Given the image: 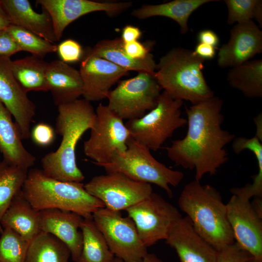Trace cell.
<instances>
[{
	"instance_id": "6da1fadb",
	"label": "cell",
	"mask_w": 262,
	"mask_h": 262,
	"mask_svg": "<svg viewBox=\"0 0 262 262\" xmlns=\"http://www.w3.org/2000/svg\"><path fill=\"white\" fill-rule=\"evenodd\" d=\"M223 104L221 98L214 96L185 107L187 132L165 147L167 156L176 165L195 169L197 181L206 174L214 175L229 159L225 147L235 135L222 128Z\"/></svg>"
},
{
	"instance_id": "7a4b0ae2",
	"label": "cell",
	"mask_w": 262,
	"mask_h": 262,
	"mask_svg": "<svg viewBox=\"0 0 262 262\" xmlns=\"http://www.w3.org/2000/svg\"><path fill=\"white\" fill-rule=\"evenodd\" d=\"M58 112L55 131L61 136V142L55 151L42 158V170L58 180L82 182L85 177L77 164L76 148L83 134L92 127L96 112L85 99L59 105Z\"/></svg>"
},
{
	"instance_id": "3957f363",
	"label": "cell",
	"mask_w": 262,
	"mask_h": 262,
	"mask_svg": "<svg viewBox=\"0 0 262 262\" xmlns=\"http://www.w3.org/2000/svg\"><path fill=\"white\" fill-rule=\"evenodd\" d=\"M196 231L217 251L235 242L226 204L213 186L196 180L183 187L178 198Z\"/></svg>"
},
{
	"instance_id": "277c9868",
	"label": "cell",
	"mask_w": 262,
	"mask_h": 262,
	"mask_svg": "<svg viewBox=\"0 0 262 262\" xmlns=\"http://www.w3.org/2000/svg\"><path fill=\"white\" fill-rule=\"evenodd\" d=\"M21 192L37 211L56 209L72 212L86 218L105 208L100 200L86 191L83 183L58 180L37 168L28 172Z\"/></svg>"
},
{
	"instance_id": "5b68a950",
	"label": "cell",
	"mask_w": 262,
	"mask_h": 262,
	"mask_svg": "<svg viewBox=\"0 0 262 262\" xmlns=\"http://www.w3.org/2000/svg\"><path fill=\"white\" fill-rule=\"evenodd\" d=\"M204 60L194 51L173 48L160 58L154 77L173 98L196 104L214 96L202 73Z\"/></svg>"
},
{
	"instance_id": "8992f818",
	"label": "cell",
	"mask_w": 262,
	"mask_h": 262,
	"mask_svg": "<svg viewBox=\"0 0 262 262\" xmlns=\"http://www.w3.org/2000/svg\"><path fill=\"white\" fill-rule=\"evenodd\" d=\"M127 145L125 151L116 153L110 162L99 166L107 173L119 172L136 181L154 184L172 198L170 186H178L183 179V173L157 161L147 147L131 137Z\"/></svg>"
},
{
	"instance_id": "52a82bcc",
	"label": "cell",
	"mask_w": 262,
	"mask_h": 262,
	"mask_svg": "<svg viewBox=\"0 0 262 262\" xmlns=\"http://www.w3.org/2000/svg\"><path fill=\"white\" fill-rule=\"evenodd\" d=\"M182 103L163 91L155 108L142 117L125 123L131 137L150 150L157 151L176 130L187 124V119L181 115Z\"/></svg>"
},
{
	"instance_id": "ba28073f",
	"label": "cell",
	"mask_w": 262,
	"mask_h": 262,
	"mask_svg": "<svg viewBox=\"0 0 262 262\" xmlns=\"http://www.w3.org/2000/svg\"><path fill=\"white\" fill-rule=\"evenodd\" d=\"M162 89L153 75L139 72L118 82L108 94L107 106L123 120L139 118L155 107Z\"/></svg>"
},
{
	"instance_id": "9c48e42d",
	"label": "cell",
	"mask_w": 262,
	"mask_h": 262,
	"mask_svg": "<svg viewBox=\"0 0 262 262\" xmlns=\"http://www.w3.org/2000/svg\"><path fill=\"white\" fill-rule=\"evenodd\" d=\"M95 112L90 137L83 144V152L99 166L110 162L116 153L126 150L131 134L123 120L107 106L99 103Z\"/></svg>"
},
{
	"instance_id": "30bf717a",
	"label": "cell",
	"mask_w": 262,
	"mask_h": 262,
	"mask_svg": "<svg viewBox=\"0 0 262 262\" xmlns=\"http://www.w3.org/2000/svg\"><path fill=\"white\" fill-rule=\"evenodd\" d=\"M92 218L115 257L124 262H142L147 247L131 218L105 207L94 213Z\"/></svg>"
},
{
	"instance_id": "8fae6325",
	"label": "cell",
	"mask_w": 262,
	"mask_h": 262,
	"mask_svg": "<svg viewBox=\"0 0 262 262\" xmlns=\"http://www.w3.org/2000/svg\"><path fill=\"white\" fill-rule=\"evenodd\" d=\"M125 211L147 248L161 240H165L174 224L182 217L176 207L153 192Z\"/></svg>"
},
{
	"instance_id": "7c38bea8",
	"label": "cell",
	"mask_w": 262,
	"mask_h": 262,
	"mask_svg": "<svg viewBox=\"0 0 262 262\" xmlns=\"http://www.w3.org/2000/svg\"><path fill=\"white\" fill-rule=\"evenodd\" d=\"M84 187L105 208L120 212L144 200L153 193L150 184L135 180L119 172L95 176L84 184Z\"/></svg>"
},
{
	"instance_id": "4fadbf2b",
	"label": "cell",
	"mask_w": 262,
	"mask_h": 262,
	"mask_svg": "<svg viewBox=\"0 0 262 262\" xmlns=\"http://www.w3.org/2000/svg\"><path fill=\"white\" fill-rule=\"evenodd\" d=\"M226 206L235 242L262 261V215L254 209L249 200L234 195Z\"/></svg>"
},
{
	"instance_id": "5bb4252c",
	"label": "cell",
	"mask_w": 262,
	"mask_h": 262,
	"mask_svg": "<svg viewBox=\"0 0 262 262\" xmlns=\"http://www.w3.org/2000/svg\"><path fill=\"white\" fill-rule=\"evenodd\" d=\"M36 3L49 14L58 41L61 39L66 27L82 16L103 11L109 16H113L132 6L131 2H99L89 0H37Z\"/></svg>"
},
{
	"instance_id": "9a60e30c",
	"label": "cell",
	"mask_w": 262,
	"mask_h": 262,
	"mask_svg": "<svg viewBox=\"0 0 262 262\" xmlns=\"http://www.w3.org/2000/svg\"><path fill=\"white\" fill-rule=\"evenodd\" d=\"M11 57L0 55V101L13 116L22 139L31 136L36 107L15 78Z\"/></svg>"
},
{
	"instance_id": "2e32d148",
	"label": "cell",
	"mask_w": 262,
	"mask_h": 262,
	"mask_svg": "<svg viewBox=\"0 0 262 262\" xmlns=\"http://www.w3.org/2000/svg\"><path fill=\"white\" fill-rule=\"evenodd\" d=\"M79 72L84 99L95 101L106 98L111 88L129 71L87 50L81 60Z\"/></svg>"
},
{
	"instance_id": "e0dca14e",
	"label": "cell",
	"mask_w": 262,
	"mask_h": 262,
	"mask_svg": "<svg viewBox=\"0 0 262 262\" xmlns=\"http://www.w3.org/2000/svg\"><path fill=\"white\" fill-rule=\"evenodd\" d=\"M262 52V32L250 20L233 27L228 42L219 49L217 64L221 68L235 67Z\"/></svg>"
},
{
	"instance_id": "ac0fdd59",
	"label": "cell",
	"mask_w": 262,
	"mask_h": 262,
	"mask_svg": "<svg viewBox=\"0 0 262 262\" xmlns=\"http://www.w3.org/2000/svg\"><path fill=\"white\" fill-rule=\"evenodd\" d=\"M165 243L175 250L180 262H216L217 251L195 230L187 216L174 224Z\"/></svg>"
},
{
	"instance_id": "d6986e66",
	"label": "cell",
	"mask_w": 262,
	"mask_h": 262,
	"mask_svg": "<svg viewBox=\"0 0 262 262\" xmlns=\"http://www.w3.org/2000/svg\"><path fill=\"white\" fill-rule=\"evenodd\" d=\"M41 231L50 233L64 243L70 251L72 261L79 258L82 246L80 230L83 219L78 214L56 209L39 211Z\"/></svg>"
},
{
	"instance_id": "ffe728a7",
	"label": "cell",
	"mask_w": 262,
	"mask_h": 262,
	"mask_svg": "<svg viewBox=\"0 0 262 262\" xmlns=\"http://www.w3.org/2000/svg\"><path fill=\"white\" fill-rule=\"evenodd\" d=\"M12 24L32 32L54 44L58 42L50 16L44 9L36 12L28 0H0Z\"/></svg>"
},
{
	"instance_id": "44dd1931",
	"label": "cell",
	"mask_w": 262,
	"mask_h": 262,
	"mask_svg": "<svg viewBox=\"0 0 262 262\" xmlns=\"http://www.w3.org/2000/svg\"><path fill=\"white\" fill-rule=\"evenodd\" d=\"M46 77L49 91L57 106L74 101L82 95L79 70L61 60L48 63Z\"/></svg>"
},
{
	"instance_id": "7402d4cb",
	"label": "cell",
	"mask_w": 262,
	"mask_h": 262,
	"mask_svg": "<svg viewBox=\"0 0 262 262\" xmlns=\"http://www.w3.org/2000/svg\"><path fill=\"white\" fill-rule=\"evenodd\" d=\"M12 116L0 101V152L6 162L28 170L34 165L36 157L23 144L20 131Z\"/></svg>"
},
{
	"instance_id": "603a6c76",
	"label": "cell",
	"mask_w": 262,
	"mask_h": 262,
	"mask_svg": "<svg viewBox=\"0 0 262 262\" xmlns=\"http://www.w3.org/2000/svg\"><path fill=\"white\" fill-rule=\"evenodd\" d=\"M0 226L11 229L30 243L41 232L39 211L32 206L20 191L3 215Z\"/></svg>"
},
{
	"instance_id": "cb8c5ba5",
	"label": "cell",
	"mask_w": 262,
	"mask_h": 262,
	"mask_svg": "<svg viewBox=\"0 0 262 262\" xmlns=\"http://www.w3.org/2000/svg\"><path fill=\"white\" fill-rule=\"evenodd\" d=\"M121 38L104 39L98 42L87 50L92 54L106 59L128 71L146 72L154 76L156 64L151 54L142 60L129 57L124 50Z\"/></svg>"
},
{
	"instance_id": "d4e9b609",
	"label": "cell",
	"mask_w": 262,
	"mask_h": 262,
	"mask_svg": "<svg viewBox=\"0 0 262 262\" xmlns=\"http://www.w3.org/2000/svg\"><path fill=\"white\" fill-rule=\"evenodd\" d=\"M214 0H174L160 4H145L132 11V16L144 19L155 16L171 18L180 26L181 33L188 31V20L192 13L201 5Z\"/></svg>"
},
{
	"instance_id": "484cf974",
	"label": "cell",
	"mask_w": 262,
	"mask_h": 262,
	"mask_svg": "<svg viewBox=\"0 0 262 262\" xmlns=\"http://www.w3.org/2000/svg\"><path fill=\"white\" fill-rule=\"evenodd\" d=\"M48 63L36 56H28L12 61L11 68L16 81L23 90L49 91L46 74Z\"/></svg>"
},
{
	"instance_id": "4316f807",
	"label": "cell",
	"mask_w": 262,
	"mask_h": 262,
	"mask_svg": "<svg viewBox=\"0 0 262 262\" xmlns=\"http://www.w3.org/2000/svg\"><path fill=\"white\" fill-rule=\"evenodd\" d=\"M82 246L75 262H113L115 256L110 250L102 233L91 217L83 218L80 226Z\"/></svg>"
},
{
	"instance_id": "83f0119b",
	"label": "cell",
	"mask_w": 262,
	"mask_h": 262,
	"mask_svg": "<svg viewBox=\"0 0 262 262\" xmlns=\"http://www.w3.org/2000/svg\"><path fill=\"white\" fill-rule=\"evenodd\" d=\"M229 84L250 98L262 97V60L248 61L229 71Z\"/></svg>"
},
{
	"instance_id": "f1b7e54d",
	"label": "cell",
	"mask_w": 262,
	"mask_h": 262,
	"mask_svg": "<svg viewBox=\"0 0 262 262\" xmlns=\"http://www.w3.org/2000/svg\"><path fill=\"white\" fill-rule=\"evenodd\" d=\"M67 246L54 235L41 231L30 243L26 262H69Z\"/></svg>"
},
{
	"instance_id": "f546056e",
	"label": "cell",
	"mask_w": 262,
	"mask_h": 262,
	"mask_svg": "<svg viewBox=\"0 0 262 262\" xmlns=\"http://www.w3.org/2000/svg\"><path fill=\"white\" fill-rule=\"evenodd\" d=\"M28 172L3 160L0 162V222L14 197L21 190Z\"/></svg>"
},
{
	"instance_id": "4dcf8cb0",
	"label": "cell",
	"mask_w": 262,
	"mask_h": 262,
	"mask_svg": "<svg viewBox=\"0 0 262 262\" xmlns=\"http://www.w3.org/2000/svg\"><path fill=\"white\" fill-rule=\"evenodd\" d=\"M21 51H26L32 55L43 59L47 54L57 51V46L38 35L14 24L6 29Z\"/></svg>"
},
{
	"instance_id": "1f68e13d",
	"label": "cell",
	"mask_w": 262,
	"mask_h": 262,
	"mask_svg": "<svg viewBox=\"0 0 262 262\" xmlns=\"http://www.w3.org/2000/svg\"><path fill=\"white\" fill-rule=\"evenodd\" d=\"M29 245L14 230L4 228L0 236V262H26Z\"/></svg>"
},
{
	"instance_id": "d6a6232c",
	"label": "cell",
	"mask_w": 262,
	"mask_h": 262,
	"mask_svg": "<svg viewBox=\"0 0 262 262\" xmlns=\"http://www.w3.org/2000/svg\"><path fill=\"white\" fill-rule=\"evenodd\" d=\"M261 0H225L228 10L227 23H242L254 18L257 7Z\"/></svg>"
},
{
	"instance_id": "836d02e7",
	"label": "cell",
	"mask_w": 262,
	"mask_h": 262,
	"mask_svg": "<svg viewBox=\"0 0 262 262\" xmlns=\"http://www.w3.org/2000/svg\"><path fill=\"white\" fill-rule=\"evenodd\" d=\"M216 262H262L235 242L217 251Z\"/></svg>"
},
{
	"instance_id": "e575fe53",
	"label": "cell",
	"mask_w": 262,
	"mask_h": 262,
	"mask_svg": "<svg viewBox=\"0 0 262 262\" xmlns=\"http://www.w3.org/2000/svg\"><path fill=\"white\" fill-rule=\"evenodd\" d=\"M57 51L61 60L66 63H74L82 60L83 51L81 45L76 40L66 39L57 46Z\"/></svg>"
},
{
	"instance_id": "d590c367",
	"label": "cell",
	"mask_w": 262,
	"mask_h": 262,
	"mask_svg": "<svg viewBox=\"0 0 262 262\" xmlns=\"http://www.w3.org/2000/svg\"><path fill=\"white\" fill-rule=\"evenodd\" d=\"M31 136L36 145L45 147L50 145L53 142L55 131L49 125L40 123L36 125L31 131Z\"/></svg>"
},
{
	"instance_id": "8d00e7d4",
	"label": "cell",
	"mask_w": 262,
	"mask_h": 262,
	"mask_svg": "<svg viewBox=\"0 0 262 262\" xmlns=\"http://www.w3.org/2000/svg\"><path fill=\"white\" fill-rule=\"evenodd\" d=\"M152 45L151 43L148 45L143 44L137 40L124 43L123 48L126 53L131 58L142 60L147 58L151 54L150 50Z\"/></svg>"
},
{
	"instance_id": "74e56055",
	"label": "cell",
	"mask_w": 262,
	"mask_h": 262,
	"mask_svg": "<svg viewBox=\"0 0 262 262\" xmlns=\"http://www.w3.org/2000/svg\"><path fill=\"white\" fill-rule=\"evenodd\" d=\"M20 51L17 44L6 30H0V55L11 57Z\"/></svg>"
},
{
	"instance_id": "f35d334b",
	"label": "cell",
	"mask_w": 262,
	"mask_h": 262,
	"mask_svg": "<svg viewBox=\"0 0 262 262\" xmlns=\"http://www.w3.org/2000/svg\"><path fill=\"white\" fill-rule=\"evenodd\" d=\"M142 32L137 27L127 25L122 29L121 39L124 43L137 41L141 36Z\"/></svg>"
},
{
	"instance_id": "ab89813d",
	"label": "cell",
	"mask_w": 262,
	"mask_h": 262,
	"mask_svg": "<svg viewBox=\"0 0 262 262\" xmlns=\"http://www.w3.org/2000/svg\"><path fill=\"white\" fill-rule=\"evenodd\" d=\"M199 43L211 45L216 48L219 43L218 36L213 31L206 29L200 31L197 34Z\"/></svg>"
},
{
	"instance_id": "60d3db41",
	"label": "cell",
	"mask_w": 262,
	"mask_h": 262,
	"mask_svg": "<svg viewBox=\"0 0 262 262\" xmlns=\"http://www.w3.org/2000/svg\"><path fill=\"white\" fill-rule=\"evenodd\" d=\"M216 48L206 44L199 43L196 46L194 52L198 57L205 60L214 57Z\"/></svg>"
},
{
	"instance_id": "b9f144b4",
	"label": "cell",
	"mask_w": 262,
	"mask_h": 262,
	"mask_svg": "<svg viewBox=\"0 0 262 262\" xmlns=\"http://www.w3.org/2000/svg\"><path fill=\"white\" fill-rule=\"evenodd\" d=\"M12 23L2 7L0 0V30L6 29Z\"/></svg>"
},
{
	"instance_id": "7bdbcfd3",
	"label": "cell",
	"mask_w": 262,
	"mask_h": 262,
	"mask_svg": "<svg viewBox=\"0 0 262 262\" xmlns=\"http://www.w3.org/2000/svg\"><path fill=\"white\" fill-rule=\"evenodd\" d=\"M254 121L256 127V133L255 136L262 142V115L261 113L254 118Z\"/></svg>"
},
{
	"instance_id": "ee69618b",
	"label": "cell",
	"mask_w": 262,
	"mask_h": 262,
	"mask_svg": "<svg viewBox=\"0 0 262 262\" xmlns=\"http://www.w3.org/2000/svg\"><path fill=\"white\" fill-rule=\"evenodd\" d=\"M113 262H124L120 259L115 257ZM142 262H163L155 254L147 253L144 257Z\"/></svg>"
}]
</instances>
